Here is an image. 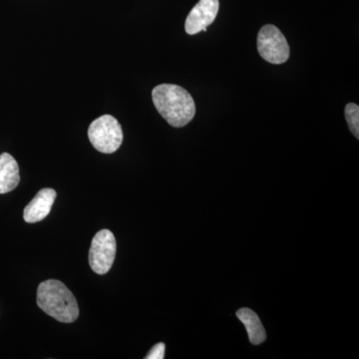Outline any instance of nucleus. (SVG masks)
<instances>
[{"label": "nucleus", "instance_id": "f257e3e1", "mask_svg": "<svg viewBox=\"0 0 359 359\" xmlns=\"http://www.w3.org/2000/svg\"><path fill=\"white\" fill-rule=\"evenodd\" d=\"M152 99L160 115L175 128L186 126L196 114L192 95L179 85H158L153 89Z\"/></svg>", "mask_w": 359, "mask_h": 359}, {"label": "nucleus", "instance_id": "f03ea898", "mask_svg": "<svg viewBox=\"0 0 359 359\" xmlns=\"http://www.w3.org/2000/svg\"><path fill=\"white\" fill-rule=\"evenodd\" d=\"M37 304L45 313L60 323H74L79 316L76 299L65 283L59 280H48L40 283Z\"/></svg>", "mask_w": 359, "mask_h": 359}, {"label": "nucleus", "instance_id": "7ed1b4c3", "mask_svg": "<svg viewBox=\"0 0 359 359\" xmlns=\"http://www.w3.org/2000/svg\"><path fill=\"white\" fill-rule=\"evenodd\" d=\"M88 138L97 151L104 154H112L122 145L121 125L113 116H101L90 124Z\"/></svg>", "mask_w": 359, "mask_h": 359}, {"label": "nucleus", "instance_id": "20e7f679", "mask_svg": "<svg viewBox=\"0 0 359 359\" xmlns=\"http://www.w3.org/2000/svg\"><path fill=\"white\" fill-rule=\"evenodd\" d=\"M257 51L264 60L271 65H283L290 58V45L282 32L275 25H266L259 30Z\"/></svg>", "mask_w": 359, "mask_h": 359}, {"label": "nucleus", "instance_id": "39448f33", "mask_svg": "<svg viewBox=\"0 0 359 359\" xmlns=\"http://www.w3.org/2000/svg\"><path fill=\"white\" fill-rule=\"evenodd\" d=\"M116 256V240L112 231H98L89 250L90 268L98 275H105L112 268Z\"/></svg>", "mask_w": 359, "mask_h": 359}, {"label": "nucleus", "instance_id": "423d86ee", "mask_svg": "<svg viewBox=\"0 0 359 359\" xmlns=\"http://www.w3.org/2000/svg\"><path fill=\"white\" fill-rule=\"evenodd\" d=\"M219 0H200L187 16L185 30L188 34L207 32L219 13Z\"/></svg>", "mask_w": 359, "mask_h": 359}, {"label": "nucleus", "instance_id": "0eeeda50", "mask_svg": "<svg viewBox=\"0 0 359 359\" xmlns=\"http://www.w3.org/2000/svg\"><path fill=\"white\" fill-rule=\"evenodd\" d=\"M56 196L57 194L53 189L46 188L40 190L34 199L26 205L23 212V218L26 223H37L46 218L55 202Z\"/></svg>", "mask_w": 359, "mask_h": 359}, {"label": "nucleus", "instance_id": "6e6552de", "mask_svg": "<svg viewBox=\"0 0 359 359\" xmlns=\"http://www.w3.org/2000/svg\"><path fill=\"white\" fill-rule=\"evenodd\" d=\"M20 182V167L8 153L0 155V194L13 191Z\"/></svg>", "mask_w": 359, "mask_h": 359}, {"label": "nucleus", "instance_id": "1a4fd4ad", "mask_svg": "<svg viewBox=\"0 0 359 359\" xmlns=\"http://www.w3.org/2000/svg\"><path fill=\"white\" fill-rule=\"evenodd\" d=\"M237 316L238 320L244 323L248 334H249L250 344H255V346L263 344L266 337V330H264L257 314L252 309L244 308L238 311Z\"/></svg>", "mask_w": 359, "mask_h": 359}, {"label": "nucleus", "instance_id": "9d476101", "mask_svg": "<svg viewBox=\"0 0 359 359\" xmlns=\"http://www.w3.org/2000/svg\"><path fill=\"white\" fill-rule=\"evenodd\" d=\"M344 115L347 124H348L349 129L351 133L359 138V107L358 105L354 103L347 104L346 110H344Z\"/></svg>", "mask_w": 359, "mask_h": 359}, {"label": "nucleus", "instance_id": "9b49d317", "mask_svg": "<svg viewBox=\"0 0 359 359\" xmlns=\"http://www.w3.org/2000/svg\"><path fill=\"white\" fill-rule=\"evenodd\" d=\"M165 358V344H156L155 346L152 347L147 356H146V359H163Z\"/></svg>", "mask_w": 359, "mask_h": 359}]
</instances>
